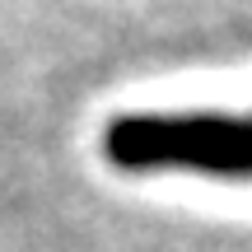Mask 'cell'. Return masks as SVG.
I'll return each mask as SVG.
<instances>
[{"mask_svg":"<svg viewBox=\"0 0 252 252\" xmlns=\"http://www.w3.org/2000/svg\"><path fill=\"white\" fill-rule=\"evenodd\" d=\"M103 154L122 173L252 182V112H122L103 126Z\"/></svg>","mask_w":252,"mask_h":252,"instance_id":"1","label":"cell"}]
</instances>
